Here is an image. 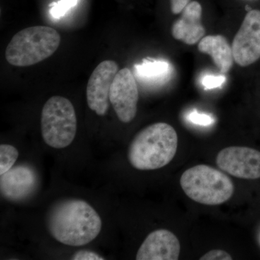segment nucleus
<instances>
[{"instance_id": "aec40b11", "label": "nucleus", "mask_w": 260, "mask_h": 260, "mask_svg": "<svg viewBox=\"0 0 260 260\" xmlns=\"http://www.w3.org/2000/svg\"><path fill=\"white\" fill-rule=\"evenodd\" d=\"M73 260H104L102 256L99 255L94 251L83 250L75 253L74 255L72 256Z\"/></svg>"}, {"instance_id": "f257e3e1", "label": "nucleus", "mask_w": 260, "mask_h": 260, "mask_svg": "<svg viewBox=\"0 0 260 260\" xmlns=\"http://www.w3.org/2000/svg\"><path fill=\"white\" fill-rule=\"evenodd\" d=\"M51 235L65 245L80 246L93 242L100 234L102 220L91 205L71 199L56 203L47 218Z\"/></svg>"}, {"instance_id": "423d86ee", "label": "nucleus", "mask_w": 260, "mask_h": 260, "mask_svg": "<svg viewBox=\"0 0 260 260\" xmlns=\"http://www.w3.org/2000/svg\"><path fill=\"white\" fill-rule=\"evenodd\" d=\"M109 99L121 122L129 123L135 119L139 93L136 78L131 70L128 68L119 70L111 87Z\"/></svg>"}, {"instance_id": "0eeeda50", "label": "nucleus", "mask_w": 260, "mask_h": 260, "mask_svg": "<svg viewBox=\"0 0 260 260\" xmlns=\"http://www.w3.org/2000/svg\"><path fill=\"white\" fill-rule=\"evenodd\" d=\"M234 61L249 66L260 58V11L248 12L232 44Z\"/></svg>"}, {"instance_id": "2eb2a0df", "label": "nucleus", "mask_w": 260, "mask_h": 260, "mask_svg": "<svg viewBox=\"0 0 260 260\" xmlns=\"http://www.w3.org/2000/svg\"><path fill=\"white\" fill-rule=\"evenodd\" d=\"M18 155V150L13 145H0V175H3L13 168Z\"/></svg>"}, {"instance_id": "1a4fd4ad", "label": "nucleus", "mask_w": 260, "mask_h": 260, "mask_svg": "<svg viewBox=\"0 0 260 260\" xmlns=\"http://www.w3.org/2000/svg\"><path fill=\"white\" fill-rule=\"evenodd\" d=\"M119 66L116 61L105 60L98 65L89 78L86 89L89 108L99 116H104L109 108L111 87Z\"/></svg>"}, {"instance_id": "f3484780", "label": "nucleus", "mask_w": 260, "mask_h": 260, "mask_svg": "<svg viewBox=\"0 0 260 260\" xmlns=\"http://www.w3.org/2000/svg\"><path fill=\"white\" fill-rule=\"evenodd\" d=\"M226 78L224 75H206L202 78L201 83L207 90L218 88L225 83Z\"/></svg>"}, {"instance_id": "ddd939ff", "label": "nucleus", "mask_w": 260, "mask_h": 260, "mask_svg": "<svg viewBox=\"0 0 260 260\" xmlns=\"http://www.w3.org/2000/svg\"><path fill=\"white\" fill-rule=\"evenodd\" d=\"M200 52L211 56L217 68L222 73H226L234 64L232 47L225 37L221 35L203 37L198 44Z\"/></svg>"}, {"instance_id": "9d476101", "label": "nucleus", "mask_w": 260, "mask_h": 260, "mask_svg": "<svg viewBox=\"0 0 260 260\" xmlns=\"http://www.w3.org/2000/svg\"><path fill=\"white\" fill-rule=\"evenodd\" d=\"M181 245L175 234L166 229L150 233L137 253V260H177Z\"/></svg>"}, {"instance_id": "a211bd4d", "label": "nucleus", "mask_w": 260, "mask_h": 260, "mask_svg": "<svg viewBox=\"0 0 260 260\" xmlns=\"http://www.w3.org/2000/svg\"><path fill=\"white\" fill-rule=\"evenodd\" d=\"M188 119L193 124L198 125L208 126L213 124L214 119L211 116L205 114H200L196 110L189 113L188 115Z\"/></svg>"}, {"instance_id": "6e6552de", "label": "nucleus", "mask_w": 260, "mask_h": 260, "mask_svg": "<svg viewBox=\"0 0 260 260\" xmlns=\"http://www.w3.org/2000/svg\"><path fill=\"white\" fill-rule=\"evenodd\" d=\"M219 169L244 179L260 178V152L249 147L232 146L220 150L216 158Z\"/></svg>"}, {"instance_id": "f8f14e48", "label": "nucleus", "mask_w": 260, "mask_h": 260, "mask_svg": "<svg viewBox=\"0 0 260 260\" xmlns=\"http://www.w3.org/2000/svg\"><path fill=\"white\" fill-rule=\"evenodd\" d=\"M201 17V5L197 1L189 3L183 10L180 19L173 25V37L188 45L199 42L205 34Z\"/></svg>"}, {"instance_id": "20e7f679", "label": "nucleus", "mask_w": 260, "mask_h": 260, "mask_svg": "<svg viewBox=\"0 0 260 260\" xmlns=\"http://www.w3.org/2000/svg\"><path fill=\"white\" fill-rule=\"evenodd\" d=\"M183 191L200 204L218 205L232 198L234 185L223 172L207 165H197L187 169L180 179Z\"/></svg>"}, {"instance_id": "39448f33", "label": "nucleus", "mask_w": 260, "mask_h": 260, "mask_svg": "<svg viewBox=\"0 0 260 260\" xmlns=\"http://www.w3.org/2000/svg\"><path fill=\"white\" fill-rule=\"evenodd\" d=\"M41 124L43 139L49 146L56 149L69 146L77 133V116L73 104L59 95L50 98L43 107Z\"/></svg>"}, {"instance_id": "7ed1b4c3", "label": "nucleus", "mask_w": 260, "mask_h": 260, "mask_svg": "<svg viewBox=\"0 0 260 260\" xmlns=\"http://www.w3.org/2000/svg\"><path fill=\"white\" fill-rule=\"evenodd\" d=\"M60 42V35L55 29L44 25L29 27L13 37L5 58L13 66H31L54 54Z\"/></svg>"}, {"instance_id": "f03ea898", "label": "nucleus", "mask_w": 260, "mask_h": 260, "mask_svg": "<svg viewBox=\"0 0 260 260\" xmlns=\"http://www.w3.org/2000/svg\"><path fill=\"white\" fill-rule=\"evenodd\" d=\"M177 147L174 128L167 123H155L135 135L128 150V160L138 170H155L172 161Z\"/></svg>"}, {"instance_id": "412c9836", "label": "nucleus", "mask_w": 260, "mask_h": 260, "mask_svg": "<svg viewBox=\"0 0 260 260\" xmlns=\"http://www.w3.org/2000/svg\"><path fill=\"white\" fill-rule=\"evenodd\" d=\"M190 3V0H171V9L174 14H179Z\"/></svg>"}, {"instance_id": "6ab92c4d", "label": "nucleus", "mask_w": 260, "mask_h": 260, "mask_svg": "<svg viewBox=\"0 0 260 260\" xmlns=\"http://www.w3.org/2000/svg\"><path fill=\"white\" fill-rule=\"evenodd\" d=\"M200 260H232V256L227 251L221 249H213L200 258Z\"/></svg>"}, {"instance_id": "9b49d317", "label": "nucleus", "mask_w": 260, "mask_h": 260, "mask_svg": "<svg viewBox=\"0 0 260 260\" xmlns=\"http://www.w3.org/2000/svg\"><path fill=\"white\" fill-rule=\"evenodd\" d=\"M0 177V189L7 200L25 199L35 190L38 184L37 172L28 166L12 168Z\"/></svg>"}, {"instance_id": "dca6fc26", "label": "nucleus", "mask_w": 260, "mask_h": 260, "mask_svg": "<svg viewBox=\"0 0 260 260\" xmlns=\"http://www.w3.org/2000/svg\"><path fill=\"white\" fill-rule=\"evenodd\" d=\"M78 3V0H59L56 3L54 2L49 5V13L54 18H61L66 15L70 9L76 6Z\"/></svg>"}, {"instance_id": "4468645a", "label": "nucleus", "mask_w": 260, "mask_h": 260, "mask_svg": "<svg viewBox=\"0 0 260 260\" xmlns=\"http://www.w3.org/2000/svg\"><path fill=\"white\" fill-rule=\"evenodd\" d=\"M172 66L169 61L160 59H143V62L135 65V74L145 85H164L172 78Z\"/></svg>"}]
</instances>
